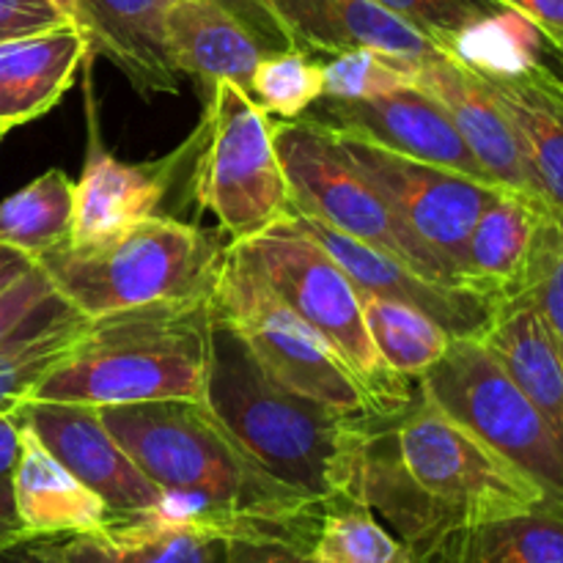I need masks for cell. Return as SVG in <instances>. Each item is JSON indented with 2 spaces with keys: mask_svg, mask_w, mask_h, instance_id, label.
<instances>
[{
  "mask_svg": "<svg viewBox=\"0 0 563 563\" xmlns=\"http://www.w3.org/2000/svg\"><path fill=\"white\" fill-rule=\"evenodd\" d=\"M209 297L163 300L88 319L71 350L22 401L115 407L203 401L212 368Z\"/></svg>",
  "mask_w": 563,
  "mask_h": 563,
  "instance_id": "4",
  "label": "cell"
},
{
  "mask_svg": "<svg viewBox=\"0 0 563 563\" xmlns=\"http://www.w3.org/2000/svg\"><path fill=\"white\" fill-rule=\"evenodd\" d=\"M234 539L207 528L176 526L159 517H113L108 526L77 537L44 539L31 555L42 563H225Z\"/></svg>",
  "mask_w": 563,
  "mask_h": 563,
  "instance_id": "20",
  "label": "cell"
},
{
  "mask_svg": "<svg viewBox=\"0 0 563 563\" xmlns=\"http://www.w3.org/2000/svg\"><path fill=\"white\" fill-rule=\"evenodd\" d=\"M225 245L212 231L154 214L93 242H60L36 258L55 295L88 319L163 300L212 297Z\"/></svg>",
  "mask_w": 563,
  "mask_h": 563,
  "instance_id": "5",
  "label": "cell"
},
{
  "mask_svg": "<svg viewBox=\"0 0 563 563\" xmlns=\"http://www.w3.org/2000/svg\"><path fill=\"white\" fill-rule=\"evenodd\" d=\"M476 339L542 412L563 451V357L533 297L495 306Z\"/></svg>",
  "mask_w": 563,
  "mask_h": 563,
  "instance_id": "24",
  "label": "cell"
},
{
  "mask_svg": "<svg viewBox=\"0 0 563 563\" xmlns=\"http://www.w3.org/2000/svg\"><path fill=\"white\" fill-rule=\"evenodd\" d=\"M53 297L58 295L36 264L22 278H16L14 284L0 291V352L42 313V308Z\"/></svg>",
  "mask_w": 563,
  "mask_h": 563,
  "instance_id": "36",
  "label": "cell"
},
{
  "mask_svg": "<svg viewBox=\"0 0 563 563\" xmlns=\"http://www.w3.org/2000/svg\"><path fill=\"white\" fill-rule=\"evenodd\" d=\"M55 3H58L60 9H64L71 20H75V0H55Z\"/></svg>",
  "mask_w": 563,
  "mask_h": 563,
  "instance_id": "42",
  "label": "cell"
},
{
  "mask_svg": "<svg viewBox=\"0 0 563 563\" xmlns=\"http://www.w3.org/2000/svg\"><path fill=\"white\" fill-rule=\"evenodd\" d=\"M555 55H559V58H561V66H563V49H555Z\"/></svg>",
  "mask_w": 563,
  "mask_h": 563,
  "instance_id": "43",
  "label": "cell"
},
{
  "mask_svg": "<svg viewBox=\"0 0 563 563\" xmlns=\"http://www.w3.org/2000/svg\"><path fill=\"white\" fill-rule=\"evenodd\" d=\"M0 143H3V135H0Z\"/></svg>",
  "mask_w": 563,
  "mask_h": 563,
  "instance_id": "44",
  "label": "cell"
},
{
  "mask_svg": "<svg viewBox=\"0 0 563 563\" xmlns=\"http://www.w3.org/2000/svg\"><path fill=\"white\" fill-rule=\"evenodd\" d=\"M16 511L27 542L64 539L99 531L110 522V509L93 489L71 476L22 421L20 460L14 471Z\"/></svg>",
  "mask_w": 563,
  "mask_h": 563,
  "instance_id": "25",
  "label": "cell"
},
{
  "mask_svg": "<svg viewBox=\"0 0 563 563\" xmlns=\"http://www.w3.org/2000/svg\"><path fill=\"white\" fill-rule=\"evenodd\" d=\"M313 563H421L418 555L377 520L368 506L333 504L324 509L311 542Z\"/></svg>",
  "mask_w": 563,
  "mask_h": 563,
  "instance_id": "31",
  "label": "cell"
},
{
  "mask_svg": "<svg viewBox=\"0 0 563 563\" xmlns=\"http://www.w3.org/2000/svg\"><path fill=\"white\" fill-rule=\"evenodd\" d=\"M196 154V135L174 154L154 163H124L97 143L91 130L88 157L75 181L69 242H93L132 223L159 214L176 170L187 168Z\"/></svg>",
  "mask_w": 563,
  "mask_h": 563,
  "instance_id": "17",
  "label": "cell"
},
{
  "mask_svg": "<svg viewBox=\"0 0 563 563\" xmlns=\"http://www.w3.org/2000/svg\"><path fill=\"white\" fill-rule=\"evenodd\" d=\"M427 563H563V517L533 509L460 528Z\"/></svg>",
  "mask_w": 563,
  "mask_h": 563,
  "instance_id": "26",
  "label": "cell"
},
{
  "mask_svg": "<svg viewBox=\"0 0 563 563\" xmlns=\"http://www.w3.org/2000/svg\"><path fill=\"white\" fill-rule=\"evenodd\" d=\"M418 394L520 467L563 517V451L542 412L473 335L451 339L445 355L418 379Z\"/></svg>",
  "mask_w": 563,
  "mask_h": 563,
  "instance_id": "9",
  "label": "cell"
},
{
  "mask_svg": "<svg viewBox=\"0 0 563 563\" xmlns=\"http://www.w3.org/2000/svg\"><path fill=\"white\" fill-rule=\"evenodd\" d=\"M170 0H75V22L141 97L179 91V71L165 53Z\"/></svg>",
  "mask_w": 563,
  "mask_h": 563,
  "instance_id": "22",
  "label": "cell"
},
{
  "mask_svg": "<svg viewBox=\"0 0 563 563\" xmlns=\"http://www.w3.org/2000/svg\"><path fill=\"white\" fill-rule=\"evenodd\" d=\"M289 47L306 53H344L372 47L418 64L443 49L374 0H256Z\"/></svg>",
  "mask_w": 563,
  "mask_h": 563,
  "instance_id": "18",
  "label": "cell"
},
{
  "mask_svg": "<svg viewBox=\"0 0 563 563\" xmlns=\"http://www.w3.org/2000/svg\"><path fill=\"white\" fill-rule=\"evenodd\" d=\"M273 141L289 185L291 212L319 220L385 256L399 258L438 284L460 286L328 132L300 119H275Z\"/></svg>",
  "mask_w": 563,
  "mask_h": 563,
  "instance_id": "10",
  "label": "cell"
},
{
  "mask_svg": "<svg viewBox=\"0 0 563 563\" xmlns=\"http://www.w3.org/2000/svg\"><path fill=\"white\" fill-rule=\"evenodd\" d=\"M498 9L515 11L531 22L553 49H563V0H493Z\"/></svg>",
  "mask_w": 563,
  "mask_h": 563,
  "instance_id": "39",
  "label": "cell"
},
{
  "mask_svg": "<svg viewBox=\"0 0 563 563\" xmlns=\"http://www.w3.org/2000/svg\"><path fill=\"white\" fill-rule=\"evenodd\" d=\"M225 563H313L311 550L275 539H234Z\"/></svg>",
  "mask_w": 563,
  "mask_h": 563,
  "instance_id": "40",
  "label": "cell"
},
{
  "mask_svg": "<svg viewBox=\"0 0 563 563\" xmlns=\"http://www.w3.org/2000/svg\"><path fill=\"white\" fill-rule=\"evenodd\" d=\"M361 504L427 563L451 531L548 509V495L520 467L416 396L401 416L374 421Z\"/></svg>",
  "mask_w": 563,
  "mask_h": 563,
  "instance_id": "1",
  "label": "cell"
},
{
  "mask_svg": "<svg viewBox=\"0 0 563 563\" xmlns=\"http://www.w3.org/2000/svg\"><path fill=\"white\" fill-rule=\"evenodd\" d=\"M75 22L55 0H0V42Z\"/></svg>",
  "mask_w": 563,
  "mask_h": 563,
  "instance_id": "37",
  "label": "cell"
},
{
  "mask_svg": "<svg viewBox=\"0 0 563 563\" xmlns=\"http://www.w3.org/2000/svg\"><path fill=\"white\" fill-rule=\"evenodd\" d=\"M324 93L322 64L297 47L278 49L258 60L247 97L258 110L275 119H300Z\"/></svg>",
  "mask_w": 563,
  "mask_h": 563,
  "instance_id": "32",
  "label": "cell"
},
{
  "mask_svg": "<svg viewBox=\"0 0 563 563\" xmlns=\"http://www.w3.org/2000/svg\"><path fill=\"white\" fill-rule=\"evenodd\" d=\"M20 434L22 416L16 407L0 412V553L27 544V533L22 528L20 511H16L14 495V471L20 460Z\"/></svg>",
  "mask_w": 563,
  "mask_h": 563,
  "instance_id": "35",
  "label": "cell"
},
{
  "mask_svg": "<svg viewBox=\"0 0 563 563\" xmlns=\"http://www.w3.org/2000/svg\"><path fill=\"white\" fill-rule=\"evenodd\" d=\"M262 14L256 0H247V9L236 0H170L163 25L165 53L179 75L209 88L225 80L247 91L258 60L286 49L258 31L256 16Z\"/></svg>",
  "mask_w": 563,
  "mask_h": 563,
  "instance_id": "15",
  "label": "cell"
},
{
  "mask_svg": "<svg viewBox=\"0 0 563 563\" xmlns=\"http://www.w3.org/2000/svg\"><path fill=\"white\" fill-rule=\"evenodd\" d=\"M203 401L278 482L322 506L361 504V478L377 418L357 421L284 390L218 319Z\"/></svg>",
  "mask_w": 563,
  "mask_h": 563,
  "instance_id": "3",
  "label": "cell"
},
{
  "mask_svg": "<svg viewBox=\"0 0 563 563\" xmlns=\"http://www.w3.org/2000/svg\"><path fill=\"white\" fill-rule=\"evenodd\" d=\"M306 124L319 126L333 135L357 137L379 148L421 159L440 168L460 170L473 179L493 181L482 168L467 143L456 132L454 121L421 88L405 86L383 97L335 99L319 97L306 113ZM495 185V181H493Z\"/></svg>",
  "mask_w": 563,
  "mask_h": 563,
  "instance_id": "12",
  "label": "cell"
},
{
  "mask_svg": "<svg viewBox=\"0 0 563 563\" xmlns=\"http://www.w3.org/2000/svg\"><path fill=\"white\" fill-rule=\"evenodd\" d=\"M509 119L533 190L563 212V77L542 58L515 75H478Z\"/></svg>",
  "mask_w": 563,
  "mask_h": 563,
  "instance_id": "21",
  "label": "cell"
},
{
  "mask_svg": "<svg viewBox=\"0 0 563 563\" xmlns=\"http://www.w3.org/2000/svg\"><path fill=\"white\" fill-rule=\"evenodd\" d=\"M88 317L53 297L36 319L0 352V412L25 399L27 390L71 350Z\"/></svg>",
  "mask_w": 563,
  "mask_h": 563,
  "instance_id": "28",
  "label": "cell"
},
{
  "mask_svg": "<svg viewBox=\"0 0 563 563\" xmlns=\"http://www.w3.org/2000/svg\"><path fill=\"white\" fill-rule=\"evenodd\" d=\"M542 33L520 14L495 9L462 27L445 53L476 75H515L542 58Z\"/></svg>",
  "mask_w": 563,
  "mask_h": 563,
  "instance_id": "30",
  "label": "cell"
},
{
  "mask_svg": "<svg viewBox=\"0 0 563 563\" xmlns=\"http://www.w3.org/2000/svg\"><path fill=\"white\" fill-rule=\"evenodd\" d=\"M88 55L91 42L77 22L0 42V135L49 113Z\"/></svg>",
  "mask_w": 563,
  "mask_h": 563,
  "instance_id": "23",
  "label": "cell"
},
{
  "mask_svg": "<svg viewBox=\"0 0 563 563\" xmlns=\"http://www.w3.org/2000/svg\"><path fill=\"white\" fill-rule=\"evenodd\" d=\"M212 313L245 344L262 372L297 396L357 421H383L361 379L317 328L225 245Z\"/></svg>",
  "mask_w": 563,
  "mask_h": 563,
  "instance_id": "7",
  "label": "cell"
},
{
  "mask_svg": "<svg viewBox=\"0 0 563 563\" xmlns=\"http://www.w3.org/2000/svg\"><path fill=\"white\" fill-rule=\"evenodd\" d=\"M16 410L44 449L104 500L110 520L143 515L159 504L163 489L121 449L97 407L20 401Z\"/></svg>",
  "mask_w": 563,
  "mask_h": 563,
  "instance_id": "14",
  "label": "cell"
},
{
  "mask_svg": "<svg viewBox=\"0 0 563 563\" xmlns=\"http://www.w3.org/2000/svg\"><path fill=\"white\" fill-rule=\"evenodd\" d=\"M407 64H412V60L394 58V55L379 53V49L372 47H352L344 49V53H335L330 55L328 64H322V97H383V93L396 91V88L410 86V80H407Z\"/></svg>",
  "mask_w": 563,
  "mask_h": 563,
  "instance_id": "33",
  "label": "cell"
},
{
  "mask_svg": "<svg viewBox=\"0 0 563 563\" xmlns=\"http://www.w3.org/2000/svg\"><path fill=\"white\" fill-rule=\"evenodd\" d=\"M407 80L449 113L462 141L495 185L537 196L515 130L476 71L465 69L449 53H440L434 58L407 64Z\"/></svg>",
  "mask_w": 563,
  "mask_h": 563,
  "instance_id": "19",
  "label": "cell"
},
{
  "mask_svg": "<svg viewBox=\"0 0 563 563\" xmlns=\"http://www.w3.org/2000/svg\"><path fill=\"white\" fill-rule=\"evenodd\" d=\"M374 3L410 22L443 53L462 27L498 9L493 0H374Z\"/></svg>",
  "mask_w": 563,
  "mask_h": 563,
  "instance_id": "34",
  "label": "cell"
},
{
  "mask_svg": "<svg viewBox=\"0 0 563 563\" xmlns=\"http://www.w3.org/2000/svg\"><path fill=\"white\" fill-rule=\"evenodd\" d=\"M229 247L330 341L368 390L383 421L401 416L416 401L410 379L396 374L374 346L357 286L317 240L284 218L262 234L229 242Z\"/></svg>",
  "mask_w": 563,
  "mask_h": 563,
  "instance_id": "6",
  "label": "cell"
},
{
  "mask_svg": "<svg viewBox=\"0 0 563 563\" xmlns=\"http://www.w3.org/2000/svg\"><path fill=\"white\" fill-rule=\"evenodd\" d=\"M361 306L368 335L383 361L407 379H421L454 339L432 317L405 302L361 291Z\"/></svg>",
  "mask_w": 563,
  "mask_h": 563,
  "instance_id": "29",
  "label": "cell"
},
{
  "mask_svg": "<svg viewBox=\"0 0 563 563\" xmlns=\"http://www.w3.org/2000/svg\"><path fill=\"white\" fill-rule=\"evenodd\" d=\"M328 135L339 143L350 163L383 192L401 223L440 258L456 284L465 286L462 264H465L467 240H471L478 214L484 212L500 185L421 163V159L401 157L357 137L333 135V132Z\"/></svg>",
  "mask_w": 563,
  "mask_h": 563,
  "instance_id": "11",
  "label": "cell"
},
{
  "mask_svg": "<svg viewBox=\"0 0 563 563\" xmlns=\"http://www.w3.org/2000/svg\"><path fill=\"white\" fill-rule=\"evenodd\" d=\"M291 225L306 231L311 240H317L335 262L341 264L357 291L385 297V300L405 302V306L418 308L427 317H432L440 328L449 330L451 335H473L476 339L487 324L493 306L476 291L462 289V286L438 284L427 275L416 273L412 267L401 264L399 258H390L319 220L306 218L300 212L286 214Z\"/></svg>",
  "mask_w": 563,
  "mask_h": 563,
  "instance_id": "16",
  "label": "cell"
},
{
  "mask_svg": "<svg viewBox=\"0 0 563 563\" xmlns=\"http://www.w3.org/2000/svg\"><path fill=\"white\" fill-rule=\"evenodd\" d=\"M559 234V212L531 196L500 185L471 231L462 284L489 306L531 297Z\"/></svg>",
  "mask_w": 563,
  "mask_h": 563,
  "instance_id": "13",
  "label": "cell"
},
{
  "mask_svg": "<svg viewBox=\"0 0 563 563\" xmlns=\"http://www.w3.org/2000/svg\"><path fill=\"white\" fill-rule=\"evenodd\" d=\"M531 297L544 322H548L563 357V212H559V234H555L553 251H550L548 262L539 273Z\"/></svg>",
  "mask_w": 563,
  "mask_h": 563,
  "instance_id": "38",
  "label": "cell"
},
{
  "mask_svg": "<svg viewBox=\"0 0 563 563\" xmlns=\"http://www.w3.org/2000/svg\"><path fill=\"white\" fill-rule=\"evenodd\" d=\"M99 416L159 489L203 500L234 539H275L311 550L328 506L264 471L207 401L115 405Z\"/></svg>",
  "mask_w": 563,
  "mask_h": 563,
  "instance_id": "2",
  "label": "cell"
},
{
  "mask_svg": "<svg viewBox=\"0 0 563 563\" xmlns=\"http://www.w3.org/2000/svg\"><path fill=\"white\" fill-rule=\"evenodd\" d=\"M71 209L75 181L60 168L44 170L31 185L0 201V247L36 262L49 247L69 240Z\"/></svg>",
  "mask_w": 563,
  "mask_h": 563,
  "instance_id": "27",
  "label": "cell"
},
{
  "mask_svg": "<svg viewBox=\"0 0 563 563\" xmlns=\"http://www.w3.org/2000/svg\"><path fill=\"white\" fill-rule=\"evenodd\" d=\"M31 267L33 262L27 256L11 251V247H0V291L14 284L16 278H22Z\"/></svg>",
  "mask_w": 563,
  "mask_h": 563,
  "instance_id": "41",
  "label": "cell"
},
{
  "mask_svg": "<svg viewBox=\"0 0 563 563\" xmlns=\"http://www.w3.org/2000/svg\"><path fill=\"white\" fill-rule=\"evenodd\" d=\"M196 203L214 214L229 242L262 234L291 212L273 121L234 82H214L196 130L190 165Z\"/></svg>",
  "mask_w": 563,
  "mask_h": 563,
  "instance_id": "8",
  "label": "cell"
}]
</instances>
